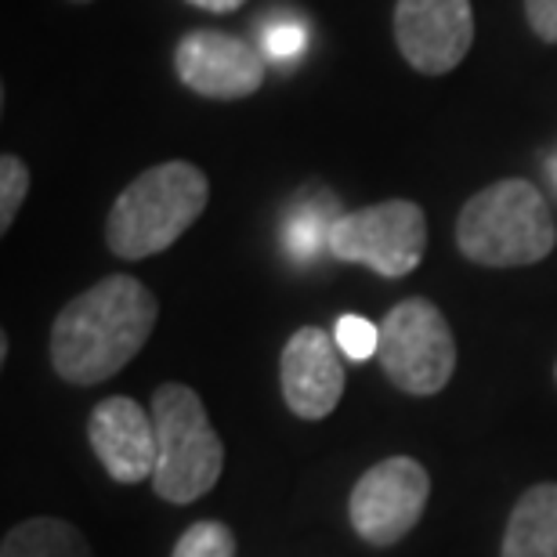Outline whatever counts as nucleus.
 <instances>
[{
	"label": "nucleus",
	"instance_id": "nucleus-17",
	"mask_svg": "<svg viewBox=\"0 0 557 557\" xmlns=\"http://www.w3.org/2000/svg\"><path fill=\"white\" fill-rule=\"evenodd\" d=\"M341 218V214H337ZM333 218V221H337ZM333 221H319V210L315 207H305L300 214L286 225V247L294 258H315L319 243H330V228Z\"/></svg>",
	"mask_w": 557,
	"mask_h": 557
},
{
	"label": "nucleus",
	"instance_id": "nucleus-11",
	"mask_svg": "<svg viewBox=\"0 0 557 557\" xmlns=\"http://www.w3.org/2000/svg\"><path fill=\"white\" fill-rule=\"evenodd\" d=\"M87 438L106 467L109 478L120 485H138L156 471V420L152 409H141L135 398L113 395L95 406Z\"/></svg>",
	"mask_w": 557,
	"mask_h": 557
},
{
	"label": "nucleus",
	"instance_id": "nucleus-7",
	"mask_svg": "<svg viewBox=\"0 0 557 557\" xmlns=\"http://www.w3.org/2000/svg\"><path fill=\"white\" fill-rule=\"evenodd\" d=\"M428 471L409 456H392V460L370 467L355 482L348 499L351 525L373 547H395L420 525L423 510H428Z\"/></svg>",
	"mask_w": 557,
	"mask_h": 557
},
{
	"label": "nucleus",
	"instance_id": "nucleus-20",
	"mask_svg": "<svg viewBox=\"0 0 557 557\" xmlns=\"http://www.w3.org/2000/svg\"><path fill=\"white\" fill-rule=\"evenodd\" d=\"M199 11H214V15H228V11H239L247 0H188Z\"/></svg>",
	"mask_w": 557,
	"mask_h": 557
},
{
	"label": "nucleus",
	"instance_id": "nucleus-15",
	"mask_svg": "<svg viewBox=\"0 0 557 557\" xmlns=\"http://www.w3.org/2000/svg\"><path fill=\"white\" fill-rule=\"evenodd\" d=\"M29 196V166L18 160L15 152L0 156V232L15 225L18 207Z\"/></svg>",
	"mask_w": 557,
	"mask_h": 557
},
{
	"label": "nucleus",
	"instance_id": "nucleus-1",
	"mask_svg": "<svg viewBox=\"0 0 557 557\" xmlns=\"http://www.w3.org/2000/svg\"><path fill=\"white\" fill-rule=\"evenodd\" d=\"M160 305L135 275H106L76 294L51 326V366L65 384H102L124 370L152 337Z\"/></svg>",
	"mask_w": 557,
	"mask_h": 557
},
{
	"label": "nucleus",
	"instance_id": "nucleus-19",
	"mask_svg": "<svg viewBox=\"0 0 557 557\" xmlns=\"http://www.w3.org/2000/svg\"><path fill=\"white\" fill-rule=\"evenodd\" d=\"M525 18L543 44H557V0H525Z\"/></svg>",
	"mask_w": 557,
	"mask_h": 557
},
{
	"label": "nucleus",
	"instance_id": "nucleus-9",
	"mask_svg": "<svg viewBox=\"0 0 557 557\" xmlns=\"http://www.w3.org/2000/svg\"><path fill=\"white\" fill-rule=\"evenodd\" d=\"M395 44L417 73H453L474 44L471 0H398Z\"/></svg>",
	"mask_w": 557,
	"mask_h": 557
},
{
	"label": "nucleus",
	"instance_id": "nucleus-12",
	"mask_svg": "<svg viewBox=\"0 0 557 557\" xmlns=\"http://www.w3.org/2000/svg\"><path fill=\"white\" fill-rule=\"evenodd\" d=\"M499 557H557V485L543 482L521 493L510 510Z\"/></svg>",
	"mask_w": 557,
	"mask_h": 557
},
{
	"label": "nucleus",
	"instance_id": "nucleus-5",
	"mask_svg": "<svg viewBox=\"0 0 557 557\" xmlns=\"http://www.w3.org/2000/svg\"><path fill=\"white\" fill-rule=\"evenodd\" d=\"M384 376L406 395H438L453 381L456 341L438 305L428 297H406L381 322L376 348Z\"/></svg>",
	"mask_w": 557,
	"mask_h": 557
},
{
	"label": "nucleus",
	"instance_id": "nucleus-6",
	"mask_svg": "<svg viewBox=\"0 0 557 557\" xmlns=\"http://www.w3.org/2000/svg\"><path fill=\"white\" fill-rule=\"evenodd\" d=\"M326 250L344 264H366L384 278H403L423 261L428 218L413 199H384L348 210L333 221Z\"/></svg>",
	"mask_w": 557,
	"mask_h": 557
},
{
	"label": "nucleus",
	"instance_id": "nucleus-18",
	"mask_svg": "<svg viewBox=\"0 0 557 557\" xmlns=\"http://www.w3.org/2000/svg\"><path fill=\"white\" fill-rule=\"evenodd\" d=\"M305 48H308V33H305V26H297V22H278V26L264 33V51H269L272 59L289 62Z\"/></svg>",
	"mask_w": 557,
	"mask_h": 557
},
{
	"label": "nucleus",
	"instance_id": "nucleus-13",
	"mask_svg": "<svg viewBox=\"0 0 557 557\" xmlns=\"http://www.w3.org/2000/svg\"><path fill=\"white\" fill-rule=\"evenodd\" d=\"M0 557H95L84 532L62 518H29L4 536Z\"/></svg>",
	"mask_w": 557,
	"mask_h": 557
},
{
	"label": "nucleus",
	"instance_id": "nucleus-2",
	"mask_svg": "<svg viewBox=\"0 0 557 557\" xmlns=\"http://www.w3.org/2000/svg\"><path fill=\"white\" fill-rule=\"evenodd\" d=\"M210 203V182L196 163L171 160L138 174L106 218V243L116 258L145 261L174 247Z\"/></svg>",
	"mask_w": 557,
	"mask_h": 557
},
{
	"label": "nucleus",
	"instance_id": "nucleus-21",
	"mask_svg": "<svg viewBox=\"0 0 557 557\" xmlns=\"http://www.w3.org/2000/svg\"><path fill=\"white\" fill-rule=\"evenodd\" d=\"M73 4H91V0H73Z\"/></svg>",
	"mask_w": 557,
	"mask_h": 557
},
{
	"label": "nucleus",
	"instance_id": "nucleus-8",
	"mask_svg": "<svg viewBox=\"0 0 557 557\" xmlns=\"http://www.w3.org/2000/svg\"><path fill=\"white\" fill-rule=\"evenodd\" d=\"M174 70L188 91L214 102H239L261 91L269 65L243 37L221 29H193L177 40Z\"/></svg>",
	"mask_w": 557,
	"mask_h": 557
},
{
	"label": "nucleus",
	"instance_id": "nucleus-4",
	"mask_svg": "<svg viewBox=\"0 0 557 557\" xmlns=\"http://www.w3.org/2000/svg\"><path fill=\"white\" fill-rule=\"evenodd\" d=\"M156 420V471L152 493L166 504H196L218 485L225 467L221 445L207 406L193 387L160 384L152 392Z\"/></svg>",
	"mask_w": 557,
	"mask_h": 557
},
{
	"label": "nucleus",
	"instance_id": "nucleus-10",
	"mask_svg": "<svg viewBox=\"0 0 557 557\" xmlns=\"http://www.w3.org/2000/svg\"><path fill=\"white\" fill-rule=\"evenodd\" d=\"M337 337L322 326H300L286 341L278 376L289 413L300 420H322L341 406L344 395V362Z\"/></svg>",
	"mask_w": 557,
	"mask_h": 557
},
{
	"label": "nucleus",
	"instance_id": "nucleus-16",
	"mask_svg": "<svg viewBox=\"0 0 557 557\" xmlns=\"http://www.w3.org/2000/svg\"><path fill=\"white\" fill-rule=\"evenodd\" d=\"M333 337H337V348L355 362L376 359V348H381V326L362 315H341Z\"/></svg>",
	"mask_w": 557,
	"mask_h": 557
},
{
	"label": "nucleus",
	"instance_id": "nucleus-3",
	"mask_svg": "<svg viewBox=\"0 0 557 557\" xmlns=\"http://www.w3.org/2000/svg\"><path fill=\"white\" fill-rule=\"evenodd\" d=\"M557 228L547 199L525 177H504L471 196L456 218V247L485 269H525L554 250Z\"/></svg>",
	"mask_w": 557,
	"mask_h": 557
},
{
	"label": "nucleus",
	"instance_id": "nucleus-22",
	"mask_svg": "<svg viewBox=\"0 0 557 557\" xmlns=\"http://www.w3.org/2000/svg\"><path fill=\"white\" fill-rule=\"evenodd\" d=\"M554 376H557V370H554Z\"/></svg>",
	"mask_w": 557,
	"mask_h": 557
},
{
	"label": "nucleus",
	"instance_id": "nucleus-14",
	"mask_svg": "<svg viewBox=\"0 0 557 557\" xmlns=\"http://www.w3.org/2000/svg\"><path fill=\"white\" fill-rule=\"evenodd\" d=\"M171 557H236V532L225 521H196L174 543Z\"/></svg>",
	"mask_w": 557,
	"mask_h": 557
}]
</instances>
